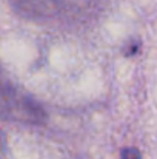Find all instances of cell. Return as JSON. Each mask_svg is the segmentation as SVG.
Segmentation results:
<instances>
[{"label": "cell", "mask_w": 157, "mask_h": 159, "mask_svg": "<svg viewBox=\"0 0 157 159\" xmlns=\"http://www.w3.org/2000/svg\"><path fill=\"white\" fill-rule=\"evenodd\" d=\"M0 117L6 119H34L36 108L23 94L0 73Z\"/></svg>", "instance_id": "cell-1"}, {"label": "cell", "mask_w": 157, "mask_h": 159, "mask_svg": "<svg viewBox=\"0 0 157 159\" xmlns=\"http://www.w3.org/2000/svg\"><path fill=\"white\" fill-rule=\"evenodd\" d=\"M0 159H6V156H5V148H3V142H2V139H0Z\"/></svg>", "instance_id": "cell-2"}]
</instances>
